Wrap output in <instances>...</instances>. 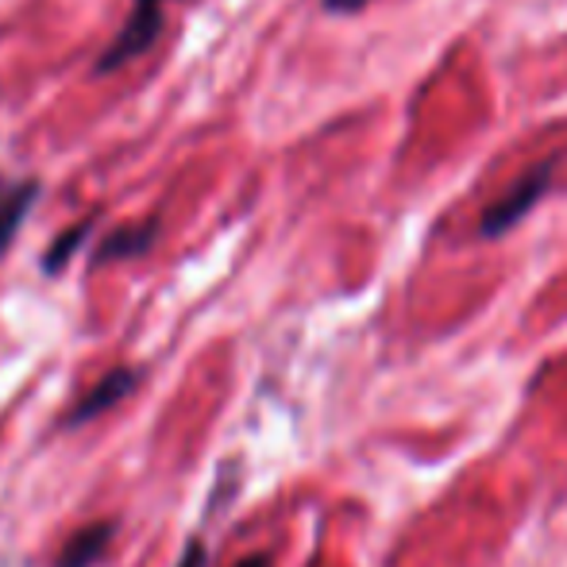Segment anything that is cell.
Masks as SVG:
<instances>
[{"mask_svg": "<svg viewBox=\"0 0 567 567\" xmlns=\"http://www.w3.org/2000/svg\"><path fill=\"white\" fill-rule=\"evenodd\" d=\"M158 236V220H135V225H120L101 239V247L93 251V267L113 259H135V255H147L151 244Z\"/></svg>", "mask_w": 567, "mask_h": 567, "instance_id": "obj_6", "label": "cell"}, {"mask_svg": "<svg viewBox=\"0 0 567 567\" xmlns=\"http://www.w3.org/2000/svg\"><path fill=\"white\" fill-rule=\"evenodd\" d=\"M324 12H337V16H348V12H359V8H367L371 0H321Z\"/></svg>", "mask_w": 567, "mask_h": 567, "instance_id": "obj_9", "label": "cell"}, {"mask_svg": "<svg viewBox=\"0 0 567 567\" xmlns=\"http://www.w3.org/2000/svg\"><path fill=\"white\" fill-rule=\"evenodd\" d=\"M140 374H143L140 367H116V371H109L105 379L62 417V429H78V425H85V421L101 417V413L116 410L120 402H127V398L140 390Z\"/></svg>", "mask_w": 567, "mask_h": 567, "instance_id": "obj_3", "label": "cell"}, {"mask_svg": "<svg viewBox=\"0 0 567 567\" xmlns=\"http://www.w3.org/2000/svg\"><path fill=\"white\" fill-rule=\"evenodd\" d=\"M553 174H556V158H545L540 166L525 171L522 178H517L514 186H509L506 194H502L498 202L483 213V225H478V231H483L486 239H494V236H502V231H509L514 225H522V220L540 205V197L553 189Z\"/></svg>", "mask_w": 567, "mask_h": 567, "instance_id": "obj_2", "label": "cell"}, {"mask_svg": "<svg viewBox=\"0 0 567 567\" xmlns=\"http://www.w3.org/2000/svg\"><path fill=\"white\" fill-rule=\"evenodd\" d=\"M205 560H209V556H205L202 540H189L186 553H182V560H178V567H205Z\"/></svg>", "mask_w": 567, "mask_h": 567, "instance_id": "obj_8", "label": "cell"}, {"mask_svg": "<svg viewBox=\"0 0 567 567\" xmlns=\"http://www.w3.org/2000/svg\"><path fill=\"white\" fill-rule=\"evenodd\" d=\"M113 537H116V525L113 522L85 525V529H78L74 537L62 545V553H59V560H54V567H97L101 560H105Z\"/></svg>", "mask_w": 567, "mask_h": 567, "instance_id": "obj_5", "label": "cell"}, {"mask_svg": "<svg viewBox=\"0 0 567 567\" xmlns=\"http://www.w3.org/2000/svg\"><path fill=\"white\" fill-rule=\"evenodd\" d=\"M90 228H93V220H82V225H74V228H66L59 239H54L51 247H47V255H43V270L47 275H54V270H62L70 262V255L78 251V244H82L85 236H90Z\"/></svg>", "mask_w": 567, "mask_h": 567, "instance_id": "obj_7", "label": "cell"}, {"mask_svg": "<svg viewBox=\"0 0 567 567\" xmlns=\"http://www.w3.org/2000/svg\"><path fill=\"white\" fill-rule=\"evenodd\" d=\"M166 4H171V0H135L132 12H127V20H124V28H120L113 43L101 51L93 74H113V70L127 66L132 59L147 54L151 47H155V39L163 35Z\"/></svg>", "mask_w": 567, "mask_h": 567, "instance_id": "obj_1", "label": "cell"}, {"mask_svg": "<svg viewBox=\"0 0 567 567\" xmlns=\"http://www.w3.org/2000/svg\"><path fill=\"white\" fill-rule=\"evenodd\" d=\"M236 567H270L267 556H247V560H239Z\"/></svg>", "mask_w": 567, "mask_h": 567, "instance_id": "obj_10", "label": "cell"}, {"mask_svg": "<svg viewBox=\"0 0 567 567\" xmlns=\"http://www.w3.org/2000/svg\"><path fill=\"white\" fill-rule=\"evenodd\" d=\"M39 194H43V186L35 178H8V174H0V255L12 247L16 231L23 228Z\"/></svg>", "mask_w": 567, "mask_h": 567, "instance_id": "obj_4", "label": "cell"}]
</instances>
